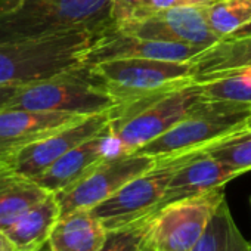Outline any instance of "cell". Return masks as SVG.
I'll return each mask as SVG.
<instances>
[{
    "label": "cell",
    "instance_id": "15",
    "mask_svg": "<svg viewBox=\"0 0 251 251\" xmlns=\"http://www.w3.org/2000/svg\"><path fill=\"white\" fill-rule=\"evenodd\" d=\"M244 173L247 172L220 161L210 154L185 157V161L177 167L169 182L160 208L170 202L222 188Z\"/></svg>",
    "mask_w": 251,
    "mask_h": 251
},
{
    "label": "cell",
    "instance_id": "21",
    "mask_svg": "<svg viewBox=\"0 0 251 251\" xmlns=\"http://www.w3.org/2000/svg\"><path fill=\"white\" fill-rule=\"evenodd\" d=\"M197 83L205 100L251 105V65L222 71Z\"/></svg>",
    "mask_w": 251,
    "mask_h": 251
},
{
    "label": "cell",
    "instance_id": "30",
    "mask_svg": "<svg viewBox=\"0 0 251 251\" xmlns=\"http://www.w3.org/2000/svg\"><path fill=\"white\" fill-rule=\"evenodd\" d=\"M244 37H251V23H248L247 25L241 27L239 30H236L233 34H230L227 39L225 40H230V39H244Z\"/></svg>",
    "mask_w": 251,
    "mask_h": 251
},
{
    "label": "cell",
    "instance_id": "8",
    "mask_svg": "<svg viewBox=\"0 0 251 251\" xmlns=\"http://www.w3.org/2000/svg\"><path fill=\"white\" fill-rule=\"evenodd\" d=\"M225 198L222 186L158 208L152 233L154 251H191Z\"/></svg>",
    "mask_w": 251,
    "mask_h": 251
},
{
    "label": "cell",
    "instance_id": "3",
    "mask_svg": "<svg viewBox=\"0 0 251 251\" xmlns=\"http://www.w3.org/2000/svg\"><path fill=\"white\" fill-rule=\"evenodd\" d=\"M112 0H24L0 15V37H46L89 31L102 34L114 27Z\"/></svg>",
    "mask_w": 251,
    "mask_h": 251
},
{
    "label": "cell",
    "instance_id": "26",
    "mask_svg": "<svg viewBox=\"0 0 251 251\" xmlns=\"http://www.w3.org/2000/svg\"><path fill=\"white\" fill-rule=\"evenodd\" d=\"M214 0H150V12L172 9V8H189V6H207Z\"/></svg>",
    "mask_w": 251,
    "mask_h": 251
},
{
    "label": "cell",
    "instance_id": "23",
    "mask_svg": "<svg viewBox=\"0 0 251 251\" xmlns=\"http://www.w3.org/2000/svg\"><path fill=\"white\" fill-rule=\"evenodd\" d=\"M155 216L157 210L123 227L109 230L99 251H154Z\"/></svg>",
    "mask_w": 251,
    "mask_h": 251
},
{
    "label": "cell",
    "instance_id": "27",
    "mask_svg": "<svg viewBox=\"0 0 251 251\" xmlns=\"http://www.w3.org/2000/svg\"><path fill=\"white\" fill-rule=\"evenodd\" d=\"M21 86H0V111L9 106Z\"/></svg>",
    "mask_w": 251,
    "mask_h": 251
},
{
    "label": "cell",
    "instance_id": "1",
    "mask_svg": "<svg viewBox=\"0 0 251 251\" xmlns=\"http://www.w3.org/2000/svg\"><path fill=\"white\" fill-rule=\"evenodd\" d=\"M99 36L74 31L28 39L0 37V86H25L87 67L89 49Z\"/></svg>",
    "mask_w": 251,
    "mask_h": 251
},
{
    "label": "cell",
    "instance_id": "5",
    "mask_svg": "<svg viewBox=\"0 0 251 251\" xmlns=\"http://www.w3.org/2000/svg\"><path fill=\"white\" fill-rule=\"evenodd\" d=\"M87 68L120 105L158 96L194 81L191 61L130 58L103 61Z\"/></svg>",
    "mask_w": 251,
    "mask_h": 251
},
{
    "label": "cell",
    "instance_id": "6",
    "mask_svg": "<svg viewBox=\"0 0 251 251\" xmlns=\"http://www.w3.org/2000/svg\"><path fill=\"white\" fill-rule=\"evenodd\" d=\"M118 105L120 102L84 67L21 86L8 108L70 112L89 117L111 111Z\"/></svg>",
    "mask_w": 251,
    "mask_h": 251
},
{
    "label": "cell",
    "instance_id": "14",
    "mask_svg": "<svg viewBox=\"0 0 251 251\" xmlns=\"http://www.w3.org/2000/svg\"><path fill=\"white\" fill-rule=\"evenodd\" d=\"M202 48L150 40L118 31L115 25L100 34L92 48L89 49L86 64L95 65L103 61L112 59H130V58H147V59H164V61H189L198 55Z\"/></svg>",
    "mask_w": 251,
    "mask_h": 251
},
{
    "label": "cell",
    "instance_id": "7",
    "mask_svg": "<svg viewBox=\"0 0 251 251\" xmlns=\"http://www.w3.org/2000/svg\"><path fill=\"white\" fill-rule=\"evenodd\" d=\"M183 161L185 157L158 160L155 167L126 183L108 200L90 208V211L108 232L151 214L160 208L169 182Z\"/></svg>",
    "mask_w": 251,
    "mask_h": 251
},
{
    "label": "cell",
    "instance_id": "12",
    "mask_svg": "<svg viewBox=\"0 0 251 251\" xmlns=\"http://www.w3.org/2000/svg\"><path fill=\"white\" fill-rule=\"evenodd\" d=\"M120 155H124L121 147L111 135L109 127H106L96 136L68 151L43 175L33 180L37 182L48 192L56 194L83 179L102 161Z\"/></svg>",
    "mask_w": 251,
    "mask_h": 251
},
{
    "label": "cell",
    "instance_id": "22",
    "mask_svg": "<svg viewBox=\"0 0 251 251\" xmlns=\"http://www.w3.org/2000/svg\"><path fill=\"white\" fill-rule=\"evenodd\" d=\"M204 12L210 30L222 42L251 23V0H214Z\"/></svg>",
    "mask_w": 251,
    "mask_h": 251
},
{
    "label": "cell",
    "instance_id": "28",
    "mask_svg": "<svg viewBox=\"0 0 251 251\" xmlns=\"http://www.w3.org/2000/svg\"><path fill=\"white\" fill-rule=\"evenodd\" d=\"M24 3V0H0V15L9 14L20 8Z\"/></svg>",
    "mask_w": 251,
    "mask_h": 251
},
{
    "label": "cell",
    "instance_id": "9",
    "mask_svg": "<svg viewBox=\"0 0 251 251\" xmlns=\"http://www.w3.org/2000/svg\"><path fill=\"white\" fill-rule=\"evenodd\" d=\"M157 163V158L138 152L102 161L83 179L55 194L61 207V216L75 210H90L96 207L126 183L155 167Z\"/></svg>",
    "mask_w": 251,
    "mask_h": 251
},
{
    "label": "cell",
    "instance_id": "11",
    "mask_svg": "<svg viewBox=\"0 0 251 251\" xmlns=\"http://www.w3.org/2000/svg\"><path fill=\"white\" fill-rule=\"evenodd\" d=\"M115 28L150 40L182 43L202 49L220 42L208 27L204 6L152 11L142 18Z\"/></svg>",
    "mask_w": 251,
    "mask_h": 251
},
{
    "label": "cell",
    "instance_id": "17",
    "mask_svg": "<svg viewBox=\"0 0 251 251\" xmlns=\"http://www.w3.org/2000/svg\"><path fill=\"white\" fill-rule=\"evenodd\" d=\"M61 217V207L55 194L23 213L5 232L17 251H39L46 247L49 236Z\"/></svg>",
    "mask_w": 251,
    "mask_h": 251
},
{
    "label": "cell",
    "instance_id": "32",
    "mask_svg": "<svg viewBox=\"0 0 251 251\" xmlns=\"http://www.w3.org/2000/svg\"><path fill=\"white\" fill-rule=\"evenodd\" d=\"M39 251H43V248H42V250H39Z\"/></svg>",
    "mask_w": 251,
    "mask_h": 251
},
{
    "label": "cell",
    "instance_id": "29",
    "mask_svg": "<svg viewBox=\"0 0 251 251\" xmlns=\"http://www.w3.org/2000/svg\"><path fill=\"white\" fill-rule=\"evenodd\" d=\"M0 251H17V247L2 229H0Z\"/></svg>",
    "mask_w": 251,
    "mask_h": 251
},
{
    "label": "cell",
    "instance_id": "25",
    "mask_svg": "<svg viewBox=\"0 0 251 251\" xmlns=\"http://www.w3.org/2000/svg\"><path fill=\"white\" fill-rule=\"evenodd\" d=\"M150 14V0H112L111 17L114 25H123Z\"/></svg>",
    "mask_w": 251,
    "mask_h": 251
},
{
    "label": "cell",
    "instance_id": "31",
    "mask_svg": "<svg viewBox=\"0 0 251 251\" xmlns=\"http://www.w3.org/2000/svg\"><path fill=\"white\" fill-rule=\"evenodd\" d=\"M250 205H251V197H250Z\"/></svg>",
    "mask_w": 251,
    "mask_h": 251
},
{
    "label": "cell",
    "instance_id": "4",
    "mask_svg": "<svg viewBox=\"0 0 251 251\" xmlns=\"http://www.w3.org/2000/svg\"><path fill=\"white\" fill-rule=\"evenodd\" d=\"M201 84L188 83L158 96L112 108L109 130L123 154H133L157 139L204 102Z\"/></svg>",
    "mask_w": 251,
    "mask_h": 251
},
{
    "label": "cell",
    "instance_id": "18",
    "mask_svg": "<svg viewBox=\"0 0 251 251\" xmlns=\"http://www.w3.org/2000/svg\"><path fill=\"white\" fill-rule=\"evenodd\" d=\"M49 194L33 179L18 175L0 163V229L6 230L23 213Z\"/></svg>",
    "mask_w": 251,
    "mask_h": 251
},
{
    "label": "cell",
    "instance_id": "2",
    "mask_svg": "<svg viewBox=\"0 0 251 251\" xmlns=\"http://www.w3.org/2000/svg\"><path fill=\"white\" fill-rule=\"evenodd\" d=\"M248 133L251 105L204 100L191 115L136 152L157 160L197 157Z\"/></svg>",
    "mask_w": 251,
    "mask_h": 251
},
{
    "label": "cell",
    "instance_id": "16",
    "mask_svg": "<svg viewBox=\"0 0 251 251\" xmlns=\"http://www.w3.org/2000/svg\"><path fill=\"white\" fill-rule=\"evenodd\" d=\"M108 230L90 210H75L61 216L48 247L49 251H99Z\"/></svg>",
    "mask_w": 251,
    "mask_h": 251
},
{
    "label": "cell",
    "instance_id": "19",
    "mask_svg": "<svg viewBox=\"0 0 251 251\" xmlns=\"http://www.w3.org/2000/svg\"><path fill=\"white\" fill-rule=\"evenodd\" d=\"M189 61L194 81H202L213 74L251 65V37L222 40L205 48Z\"/></svg>",
    "mask_w": 251,
    "mask_h": 251
},
{
    "label": "cell",
    "instance_id": "13",
    "mask_svg": "<svg viewBox=\"0 0 251 251\" xmlns=\"http://www.w3.org/2000/svg\"><path fill=\"white\" fill-rule=\"evenodd\" d=\"M86 115L5 108L0 111V161L25 147L74 124Z\"/></svg>",
    "mask_w": 251,
    "mask_h": 251
},
{
    "label": "cell",
    "instance_id": "24",
    "mask_svg": "<svg viewBox=\"0 0 251 251\" xmlns=\"http://www.w3.org/2000/svg\"><path fill=\"white\" fill-rule=\"evenodd\" d=\"M207 154L244 172H251V133L223 144Z\"/></svg>",
    "mask_w": 251,
    "mask_h": 251
},
{
    "label": "cell",
    "instance_id": "10",
    "mask_svg": "<svg viewBox=\"0 0 251 251\" xmlns=\"http://www.w3.org/2000/svg\"><path fill=\"white\" fill-rule=\"evenodd\" d=\"M111 111L89 115L74 124H70L12 154L0 163L6 164L18 175H23L28 179H36L68 151L109 127L112 120Z\"/></svg>",
    "mask_w": 251,
    "mask_h": 251
},
{
    "label": "cell",
    "instance_id": "20",
    "mask_svg": "<svg viewBox=\"0 0 251 251\" xmlns=\"http://www.w3.org/2000/svg\"><path fill=\"white\" fill-rule=\"evenodd\" d=\"M191 251H251V242L236 226L226 198L217 207L207 230Z\"/></svg>",
    "mask_w": 251,
    "mask_h": 251
}]
</instances>
